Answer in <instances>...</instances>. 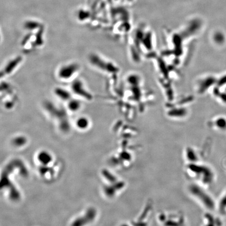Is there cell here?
Here are the masks:
<instances>
[{"mask_svg":"<svg viewBox=\"0 0 226 226\" xmlns=\"http://www.w3.org/2000/svg\"><path fill=\"white\" fill-rule=\"evenodd\" d=\"M80 69L79 65L77 63L72 62L62 65L59 69L57 75L62 80H69Z\"/></svg>","mask_w":226,"mask_h":226,"instance_id":"cell-1","label":"cell"},{"mask_svg":"<svg viewBox=\"0 0 226 226\" xmlns=\"http://www.w3.org/2000/svg\"><path fill=\"white\" fill-rule=\"evenodd\" d=\"M71 89L73 93L85 100H91L93 98V95L86 89L83 82L80 79L73 81L71 85Z\"/></svg>","mask_w":226,"mask_h":226,"instance_id":"cell-2","label":"cell"},{"mask_svg":"<svg viewBox=\"0 0 226 226\" xmlns=\"http://www.w3.org/2000/svg\"><path fill=\"white\" fill-rule=\"evenodd\" d=\"M96 216L95 210L93 208L89 209L84 216L80 217L75 220L72 226H83L93 221Z\"/></svg>","mask_w":226,"mask_h":226,"instance_id":"cell-3","label":"cell"},{"mask_svg":"<svg viewBox=\"0 0 226 226\" xmlns=\"http://www.w3.org/2000/svg\"><path fill=\"white\" fill-rule=\"evenodd\" d=\"M54 93L58 98L66 102H67L68 100H70V99L72 98L71 93L69 91H68L65 88L60 87L56 88V89H55Z\"/></svg>","mask_w":226,"mask_h":226,"instance_id":"cell-4","label":"cell"},{"mask_svg":"<svg viewBox=\"0 0 226 226\" xmlns=\"http://www.w3.org/2000/svg\"><path fill=\"white\" fill-rule=\"evenodd\" d=\"M67 103V107L68 110L70 112L72 113L78 112L81 108V102L77 99L71 98Z\"/></svg>","mask_w":226,"mask_h":226,"instance_id":"cell-5","label":"cell"},{"mask_svg":"<svg viewBox=\"0 0 226 226\" xmlns=\"http://www.w3.org/2000/svg\"><path fill=\"white\" fill-rule=\"evenodd\" d=\"M90 120L86 116L79 117L75 121V124L77 128L80 130H85L90 126Z\"/></svg>","mask_w":226,"mask_h":226,"instance_id":"cell-6","label":"cell"},{"mask_svg":"<svg viewBox=\"0 0 226 226\" xmlns=\"http://www.w3.org/2000/svg\"><path fill=\"white\" fill-rule=\"evenodd\" d=\"M21 58H17L10 61L9 63H7V65H6L5 68L4 72H5V74H9L10 73L12 72V71H13L17 68L16 67L19 65V63L21 62Z\"/></svg>","mask_w":226,"mask_h":226,"instance_id":"cell-7","label":"cell"},{"mask_svg":"<svg viewBox=\"0 0 226 226\" xmlns=\"http://www.w3.org/2000/svg\"><path fill=\"white\" fill-rule=\"evenodd\" d=\"M38 159L43 164H47L52 160L51 156L47 152H41L38 156Z\"/></svg>","mask_w":226,"mask_h":226,"instance_id":"cell-8","label":"cell"},{"mask_svg":"<svg viewBox=\"0 0 226 226\" xmlns=\"http://www.w3.org/2000/svg\"><path fill=\"white\" fill-rule=\"evenodd\" d=\"M25 28L29 30H33L40 28L41 24L38 22L28 21L24 24Z\"/></svg>","mask_w":226,"mask_h":226,"instance_id":"cell-9","label":"cell"},{"mask_svg":"<svg viewBox=\"0 0 226 226\" xmlns=\"http://www.w3.org/2000/svg\"><path fill=\"white\" fill-rule=\"evenodd\" d=\"M13 142L15 146H22V145H24L25 143L26 142V139L23 136H19V137L15 138V139L13 141Z\"/></svg>","mask_w":226,"mask_h":226,"instance_id":"cell-10","label":"cell"},{"mask_svg":"<svg viewBox=\"0 0 226 226\" xmlns=\"http://www.w3.org/2000/svg\"><path fill=\"white\" fill-rule=\"evenodd\" d=\"M89 17V12L85 10H83V9L80 10L77 13V17L80 21L85 20L86 19H88Z\"/></svg>","mask_w":226,"mask_h":226,"instance_id":"cell-11","label":"cell"},{"mask_svg":"<svg viewBox=\"0 0 226 226\" xmlns=\"http://www.w3.org/2000/svg\"><path fill=\"white\" fill-rule=\"evenodd\" d=\"M121 226H128V225H127V224H124V225H121Z\"/></svg>","mask_w":226,"mask_h":226,"instance_id":"cell-12","label":"cell"}]
</instances>
